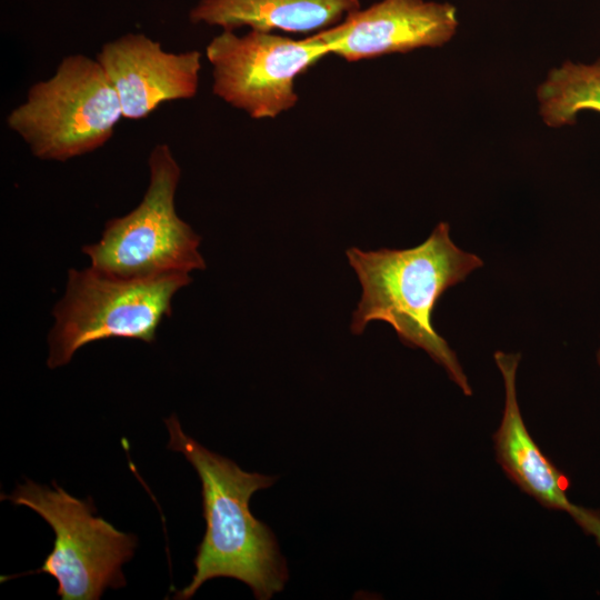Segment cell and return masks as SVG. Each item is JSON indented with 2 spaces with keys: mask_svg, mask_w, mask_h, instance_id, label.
<instances>
[{
  "mask_svg": "<svg viewBox=\"0 0 600 600\" xmlns=\"http://www.w3.org/2000/svg\"><path fill=\"white\" fill-rule=\"evenodd\" d=\"M346 254L362 289L351 332L361 334L371 321L387 322L404 346L426 351L471 397L469 379L456 352L434 329L432 314L442 294L481 268L482 259L459 248L444 221L416 247L371 251L351 247Z\"/></svg>",
  "mask_w": 600,
  "mask_h": 600,
  "instance_id": "1",
  "label": "cell"
},
{
  "mask_svg": "<svg viewBox=\"0 0 600 600\" xmlns=\"http://www.w3.org/2000/svg\"><path fill=\"white\" fill-rule=\"evenodd\" d=\"M168 448L182 453L201 481L207 530L198 546L191 582L174 593L187 600L213 578H233L248 584L259 600L271 599L289 579L286 560L272 530L250 512L252 494L271 487L277 477L247 472L187 436L172 414L164 420Z\"/></svg>",
  "mask_w": 600,
  "mask_h": 600,
  "instance_id": "2",
  "label": "cell"
},
{
  "mask_svg": "<svg viewBox=\"0 0 600 600\" xmlns=\"http://www.w3.org/2000/svg\"><path fill=\"white\" fill-rule=\"evenodd\" d=\"M121 119L119 98L98 60L77 53L33 83L6 122L36 158L64 162L104 146Z\"/></svg>",
  "mask_w": 600,
  "mask_h": 600,
  "instance_id": "3",
  "label": "cell"
},
{
  "mask_svg": "<svg viewBox=\"0 0 600 600\" xmlns=\"http://www.w3.org/2000/svg\"><path fill=\"white\" fill-rule=\"evenodd\" d=\"M191 281L182 272L123 279L92 267L70 269L66 293L52 312L48 367L67 364L81 347L99 340L153 342L162 319L171 314L173 296Z\"/></svg>",
  "mask_w": 600,
  "mask_h": 600,
  "instance_id": "4",
  "label": "cell"
},
{
  "mask_svg": "<svg viewBox=\"0 0 600 600\" xmlns=\"http://www.w3.org/2000/svg\"><path fill=\"white\" fill-rule=\"evenodd\" d=\"M148 166L149 186L138 207L107 221L100 241L82 251L93 269L123 279L204 269L201 238L176 211L181 169L170 147L156 144Z\"/></svg>",
  "mask_w": 600,
  "mask_h": 600,
  "instance_id": "5",
  "label": "cell"
},
{
  "mask_svg": "<svg viewBox=\"0 0 600 600\" xmlns=\"http://www.w3.org/2000/svg\"><path fill=\"white\" fill-rule=\"evenodd\" d=\"M52 486L53 489L27 480L10 496L1 494L2 499L37 512L56 536L41 567L14 577L48 573L57 580L61 600H97L107 588L123 587L121 567L132 558L137 537L94 516L91 498L81 500L54 481Z\"/></svg>",
  "mask_w": 600,
  "mask_h": 600,
  "instance_id": "6",
  "label": "cell"
},
{
  "mask_svg": "<svg viewBox=\"0 0 600 600\" xmlns=\"http://www.w3.org/2000/svg\"><path fill=\"white\" fill-rule=\"evenodd\" d=\"M329 53L312 36L296 41L257 30H222L206 49L213 93L254 119L291 109L298 101L294 79Z\"/></svg>",
  "mask_w": 600,
  "mask_h": 600,
  "instance_id": "7",
  "label": "cell"
},
{
  "mask_svg": "<svg viewBox=\"0 0 600 600\" xmlns=\"http://www.w3.org/2000/svg\"><path fill=\"white\" fill-rule=\"evenodd\" d=\"M458 24L457 8L448 2L381 0L312 37L330 53L358 61L443 46L454 36Z\"/></svg>",
  "mask_w": 600,
  "mask_h": 600,
  "instance_id": "8",
  "label": "cell"
},
{
  "mask_svg": "<svg viewBox=\"0 0 600 600\" xmlns=\"http://www.w3.org/2000/svg\"><path fill=\"white\" fill-rule=\"evenodd\" d=\"M96 59L119 98L123 119L141 120L164 102L197 94L198 50L169 52L144 33L128 32L103 43Z\"/></svg>",
  "mask_w": 600,
  "mask_h": 600,
  "instance_id": "9",
  "label": "cell"
},
{
  "mask_svg": "<svg viewBox=\"0 0 600 600\" xmlns=\"http://www.w3.org/2000/svg\"><path fill=\"white\" fill-rule=\"evenodd\" d=\"M504 386V406L493 434L496 458L507 477L523 492L551 510L570 512L568 478L544 456L530 434L517 397L520 353L493 354Z\"/></svg>",
  "mask_w": 600,
  "mask_h": 600,
  "instance_id": "10",
  "label": "cell"
},
{
  "mask_svg": "<svg viewBox=\"0 0 600 600\" xmlns=\"http://www.w3.org/2000/svg\"><path fill=\"white\" fill-rule=\"evenodd\" d=\"M359 9V0H199L189 19L229 31L249 27L263 32H319Z\"/></svg>",
  "mask_w": 600,
  "mask_h": 600,
  "instance_id": "11",
  "label": "cell"
},
{
  "mask_svg": "<svg viewBox=\"0 0 600 600\" xmlns=\"http://www.w3.org/2000/svg\"><path fill=\"white\" fill-rule=\"evenodd\" d=\"M540 113L552 128L576 122L582 111L600 113V59L591 64L566 61L538 88Z\"/></svg>",
  "mask_w": 600,
  "mask_h": 600,
  "instance_id": "12",
  "label": "cell"
},
{
  "mask_svg": "<svg viewBox=\"0 0 600 600\" xmlns=\"http://www.w3.org/2000/svg\"><path fill=\"white\" fill-rule=\"evenodd\" d=\"M582 531L592 537L600 547V511L578 504H573L568 513Z\"/></svg>",
  "mask_w": 600,
  "mask_h": 600,
  "instance_id": "13",
  "label": "cell"
},
{
  "mask_svg": "<svg viewBox=\"0 0 600 600\" xmlns=\"http://www.w3.org/2000/svg\"><path fill=\"white\" fill-rule=\"evenodd\" d=\"M596 359H597V363H598V366L600 368V348L597 351Z\"/></svg>",
  "mask_w": 600,
  "mask_h": 600,
  "instance_id": "14",
  "label": "cell"
}]
</instances>
